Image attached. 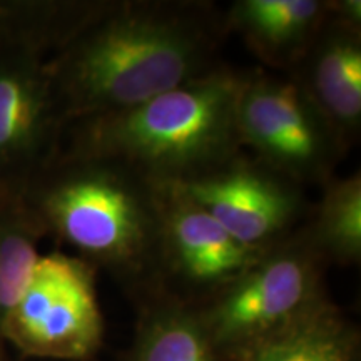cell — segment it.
Listing matches in <instances>:
<instances>
[{"label": "cell", "mask_w": 361, "mask_h": 361, "mask_svg": "<svg viewBox=\"0 0 361 361\" xmlns=\"http://www.w3.org/2000/svg\"><path fill=\"white\" fill-rule=\"evenodd\" d=\"M224 12L200 0H107L49 61L66 126L137 106L223 62Z\"/></svg>", "instance_id": "1"}, {"label": "cell", "mask_w": 361, "mask_h": 361, "mask_svg": "<svg viewBox=\"0 0 361 361\" xmlns=\"http://www.w3.org/2000/svg\"><path fill=\"white\" fill-rule=\"evenodd\" d=\"M245 71L219 64L149 101L66 126L59 152L114 162L152 186L188 183L243 152L236 104Z\"/></svg>", "instance_id": "2"}, {"label": "cell", "mask_w": 361, "mask_h": 361, "mask_svg": "<svg viewBox=\"0 0 361 361\" xmlns=\"http://www.w3.org/2000/svg\"><path fill=\"white\" fill-rule=\"evenodd\" d=\"M42 229L75 258L133 281H156L157 188L114 162L57 152L22 191Z\"/></svg>", "instance_id": "3"}, {"label": "cell", "mask_w": 361, "mask_h": 361, "mask_svg": "<svg viewBox=\"0 0 361 361\" xmlns=\"http://www.w3.org/2000/svg\"><path fill=\"white\" fill-rule=\"evenodd\" d=\"M324 266L301 226L268 247L236 281L218 293L213 308L201 314L216 348H236L246 358L323 306L319 291Z\"/></svg>", "instance_id": "4"}, {"label": "cell", "mask_w": 361, "mask_h": 361, "mask_svg": "<svg viewBox=\"0 0 361 361\" xmlns=\"http://www.w3.org/2000/svg\"><path fill=\"white\" fill-rule=\"evenodd\" d=\"M243 152L296 186H324L343 157L326 121L290 75L245 71L236 104Z\"/></svg>", "instance_id": "5"}, {"label": "cell", "mask_w": 361, "mask_h": 361, "mask_svg": "<svg viewBox=\"0 0 361 361\" xmlns=\"http://www.w3.org/2000/svg\"><path fill=\"white\" fill-rule=\"evenodd\" d=\"M96 269L69 252L40 255L30 281L8 311L0 336L27 355L85 360L102 341Z\"/></svg>", "instance_id": "6"}, {"label": "cell", "mask_w": 361, "mask_h": 361, "mask_svg": "<svg viewBox=\"0 0 361 361\" xmlns=\"http://www.w3.org/2000/svg\"><path fill=\"white\" fill-rule=\"evenodd\" d=\"M64 129L49 59L0 37V191L22 194L57 156Z\"/></svg>", "instance_id": "7"}, {"label": "cell", "mask_w": 361, "mask_h": 361, "mask_svg": "<svg viewBox=\"0 0 361 361\" xmlns=\"http://www.w3.org/2000/svg\"><path fill=\"white\" fill-rule=\"evenodd\" d=\"M243 245L271 247L308 213L303 188L273 173L246 152L188 183L173 184Z\"/></svg>", "instance_id": "8"}, {"label": "cell", "mask_w": 361, "mask_h": 361, "mask_svg": "<svg viewBox=\"0 0 361 361\" xmlns=\"http://www.w3.org/2000/svg\"><path fill=\"white\" fill-rule=\"evenodd\" d=\"M159 202L157 273L191 290L219 293L258 261L268 247H251L176 186H156Z\"/></svg>", "instance_id": "9"}, {"label": "cell", "mask_w": 361, "mask_h": 361, "mask_svg": "<svg viewBox=\"0 0 361 361\" xmlns=\"http://www.w3.org/2000/svg\"><path fill=\"white\" fill-rule=\"evenodd\" d=\"M288 75L303 89L348 154L361 133L360 0H329L326 19Z\"/></svg>", "instance_id": "10"}, {"label": "cell", "mask_w": 361, "mask_h": 361, "mask_svg": "<svg viewBox=\"0 0 361 361\" xmlns=\"http://www.w3.org/2000/svg\"><path fill=\"white\" fill-rule=\"evenodd\" d=\"M328 12L329 0H238L224 12V27L269 69L288 74L303 59Z\"/></svg>", "instance_id": "11"}, {"label": "cell", "mask_w": 361, "mask_h": 361, "mask_svg": "<svg viewBox=\"0 0 361 361\" xmlns=\"http://www.w3.org/2000/svg\"><path fill=\"white\" fill-rule=\"evenodd\" d=\"M106 6L107 0H0V37L51 61Z\"/></svg>", "instance_id": "12"}, {"label": "cell", "mask_w": 361, "mask_h": 361, "mask_svg": "<svg viewBox=\"0 0 361 361\" xmlns=\"http://www.w3.org/2000/svg\"><path fill=\"white\" fill-rule=\"evenodd\" d=\"M326 264L351 266L361 261V176L335 179L323 186L313 214L301 226Z\"/></svg>", "instance_id": "13"}, {"label": "cell", "mask_w": 361, "mask_h": 361, "mask_svg": "<svg viewBox=\"0 0 361 361\" xmlns=\"http://www.w3.org/2000/svg\"><path fill=\"white\" fill-rule=\"evenodd\" d=\"M44 233L22 194L0 191V324L32 276Z\"/></svg>", "instance_id": "14"}, {"label": "cell", "mask_w": 361, "mask_h": 361, "mask_svg": "<svg viewBox=\"0 0 361 361\" xmlns=\"http://www.w3.org/2000/svg\"><path fill=\"white\" fill-rule=\"evenodd\" d=\"M353 338L326 306L264 341L246 361H353Z\"/></svg>", "instance_id": "15"}, {"label": "cell", "mask_w": 361, "mask_h": 361, "mask_svg": "<svg viewBox=\"0 0 361 361\" xmlns=\"http://www.w3.org/2000/svg\"><path fill=\"white\" fill-rule=\"evenodd\" d=\"M216 350L200 313L169 305L147 316L133 361H216Z\"/></svg>", "instance_id": "16"}]
</instances>
